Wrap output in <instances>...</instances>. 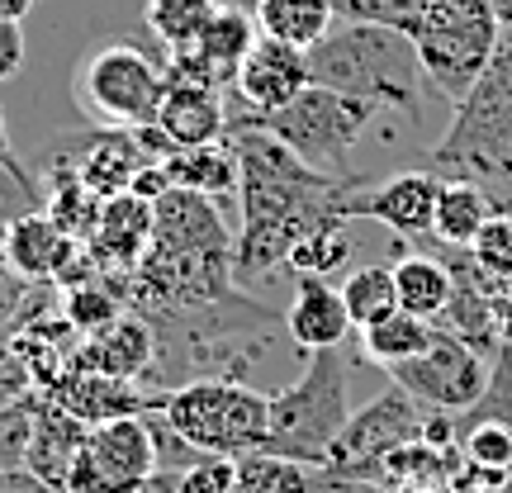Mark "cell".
<instances>
[{"instance_id":"obj_1","label":"cell","mask_w":512,"mask_h":493,"mask_svg":"<svg viewBox=\"0 0 512 493\" xmlns=\"http://www.w3.org/2000/svg\"><path fill=\"white\" fill-rule=\"evenodd\" d=\"M233 157H238V238H233V280L247 285L256 275H275L290 261L294 242H304L318 228L351 223L342 200L356 176H323L309 162H299L290 147L256 128L247 114H228Z\"/></svg>"},{"instance_id":"obj_2","label":"cell","mask_w":512,"mask_h":493,"mask_svg":"<svg viewBox=\"0 0 512 493\" xmlns=\"http://www.w3.org/2000/svg\"><path fill=\"white\" fill-rule=\"evenodd\" d=\"M309 81L328 91L370 100L375 110L422 114V57L413 38L389 24L337 19L332 34L309 48Z\"/></svg>"},{"instance_id":"obj_3","label":"cell","mask_w":512,"mask_h":493,"mask_svg":"<svg viewBox=\"0 0 512 493\" xmlns=\"http://www.w3.org/2000/svg\"><path fill=\"white\" fill-rule=\"evenodd\" d=\"M427 171L441 181H512V29L498 34L494 57L427 152Z\"/></svg>"},{"instance_id":"obj_4","label":"cell","mask_w":512,"mask_h":493,"mask_svg":"<svg viewBox=\"0 0 512 493\" xmlns=\"http://www.w3.org/2000/svg\"><path fill=\"white\" fill-rule=\"evenodd\" d=\"M157 418L200 456L238 460L266 446L271 432V394L233 375H195L162 389Z\"/></svg>"},{"instance_id":"obj_5","label":"cell","mask_w":512,"mask_h":493,"mask_svg":"<svg viewBox=\"0 0 512 493\" xmlns=\"http://www.w3.org/2000/svg\"><path fill=\"white\" fill-rule=\"evenodd\" d=\"M347 356L337 351H309L299 380L271 394V432L266 446L271 456L299 460L309 470H328V451L337 432L347 427Z\"/></svg>"},{"instance_id":"obj_6","label":"cell","mask_w":512,"mask_h":493,"mask_svg":"<svg viewBox=\"0 0 512 493\" xmlns=\"http://www.w3.org/2000/svg\"><path fill=\"white\" fill-rule=\"evenodd\" d=\"M498 19L489 0H422L418 15L408 19V38L422 57V76L437 86L451 105L479 81L484 62L494 57Z\"/></svg>"},{"instance_id":"obj_7","label":"cell","mask_w":512,"mask_h":493,"mask_svg":"<svg viewBox=\"0 0 512 493\" xmlns=\"http://www.w3.org/2000/svg\"><path fill=\"white\" fill-rule=\"evenodd\" d=\"M375 114L380 110L370 100L328 91V86H304L285 110L247 114V119L256 128H266L271 138H280L313 171H323V176H351V152H356V143H361V133L370 128Z\"/></svg>"},{"instance_id":"obj_8","label":"cell","mask_w":512,"mask_h":493,"mask_svg":"<svg viewBox=\"0 0 512 493\" xmlns=\"http://www.w3.org/2000/svg\"><path fill=\"white\" fill-rule=\"evenodd\" d=\"M166 67L133 43L95 48L72 76L76 110L91 128H147L157 124Z\"/></svg>"},{"instance_id":"obj_9","label":"cell","mask_w":512,"mask_h":493,"mask_svg":"<svg viewBox=\"0 0 512 493\" xmlns=\"http://www.w3.org/2000/svg\"><path fill=\"white\" fill-rule=\"evenodd\" d=\"M162 470L152 418H114L86 432L67 470V493H138Z\"/></svg>"},{"instance_id":"obj_10","label":"cell","mask_w":512,"mask_h":493,"mask_svg":"<svg viewBox=\"0 0 512 493\" xmlns=\"http://www.w3.org/2000/svg\"><path fill=\"white\" fill-rule=\"evenodd\" d=\"M489 366L470 342H460L456 332L437 328L432 347L418 351L413 361L389 370V380L399 384L403 394H413L422 408H437V413H465L470 403L484 394L489 384Z\"/></svg>"},{"instance_id":"obj_11","label":"cell","mask_w":512,"mask_h":493,"mask_svg":"<svg viewBox=\"0 0 512 493\" xmlns=\"http://www.w3.org/2000/svg\"><path fill=\"white\" fill-rule=\"evenodd\" d=\"M422 422H427V408H422L413 394H403L399 384H389L384 394L366 403V408H356L347 418V427L337 432L328 451V479H351L356 470H366L375 465L380 456L389 451H399L408 441L422 437Z\"/></svg>"},{"instance_id":"obj_12","label":"cell","mask_w":512,"mask_h":493,"mask_svg":"<svg viewBox=\"0 0 512 493\" xmlns=\"http://www.w3.org/2000/svg\"><path fill=\"white\" fill-rule=\"evenodd\" d=\"M437 195H441V176H432L427 166L418 171H399L389 181H356L342 200V214L351 223L370 219L399 233V238H432V214H437Z\"/></svg>"},{"instance_id":"obj_13","label":"cell","mask_w":512,"mask_h":493,"mask_svg":"<svg viewBox=\"0 0 512 493\" xmlns=\"http://www.w3.org/2000/svg\"><path fill=\"white\" fill-rule=\"evenodd\" d=\"M313 86L309 81V53L304 48H290V43H280V38H256L252 53L242 57L238 67V81H233V91H238L242 110L247 114H275L285 110L294 95Z\"/></svg>"},{"instance_id":"obj_14","label":"cell","mask_w":512,"mask_h":493,"mask_svg":"<svg viewBox=\"0 0 512 493\" xmlns=\"http://www.w3.org/2000/svg\"><path fill=\"white\" fill-rule=\"evenodd\" d=\"M152 228H157V209L152 204L138 200V195H114V200H105L95 233L81 247H86V256L95 261L100 275L110 271L133 275L138 261L147 256V247H152Z\"/></svg>"},{"instance_id":"obj_15","label":"cell","mask_w":512,"mask_h":493,"mask_svg":"<svg viewBox=\"0 0 512 493\" xmlns=\"http://www.w3.org/2000/svg\"><path fill=\"white\" fill-rule=\"evenodd\" d=\"M256 38L261 34H256L252 15L219 10V15L209 19V29L200 34V43H195L190 53L166 57L162 67L166 72H176V76H190V81H204V86H214V91H223V86H233V81H238L242 57L252 53Z\"/></svg>"},{"instance_id":"obj_16","label":"cell","mask_w":512,"mask_h":493,"mask_svg":"<svg viewBox=\"0 0 512 493\" xmlns=\"http://www.w3.org/2000/svg\"><path fill=\"white\" fill-rule=\"evenodd\" d=\"M48 399H57L86 427H100V422H114V418H147V413H157L162 394H147L138 380H119V375H105V370L76 366Z\"/></svg>"},{"instance_id":"obj_17","label":"cell","mask_w":512,"mask_h":493,"mask_svg":"<svg viewBox=\"0 0 512 493\" xmlns=\"http://www.w3.org/2000/svg\"><path fill=\"white\" fill-rule=\"evenodd\" d=\"M157 128H162L176 147L219 143L223 133H228V105H223V91L204 86V81H190V76L166 72Z\"/></svg>"},{"instance_id":"obj_18","label":"cell","mask_w":512,"mask_h":493,"mask_svg":"<svg viewBox=\"0 0 512 493\" xmlns=\"http://www.w3.org/2000/svg\"><path fill=\"white\" fill-rule=\"evenodd\" d=\"M285 332L304 351H337L351 337V313L342 304V290L318 275H294V299L285 309Z\"/></svg>"},{"instance_id":"obj_19","label":"cell","mask_w":512,"mask_h":493,"mask_svg":"<svg viewBox=\"0 0 512 493\" xmlns=\"http://www.w3.org/2000/svg\"><path fill=\"white\" fill-rule=\"evenodd\" d=\"M76 247H81V242L67 238L48 209L24 214V219L10 223L5 238H0V256H5L29 285H53L57 271L67 266V256H72Z\"/></svg>"},{"instance_id":"obj_20","label":"cell","mask_w":512,"mask_h":493,"mask_svg":"<svg viewBox=\"0 0 512 493\" xmlns=\"http://www.w3.org/2000/svg\"><path fill=\"white\" fill-rule=\"evenodd\" d=\"M81 366L119 375V380H143L157 370V332L143 313H119L110 328H100L91 342H81Z\"/></svg>"},{"instance_id":"obj_21","label":"cell","mask_w":512,"mask_h":493,"mask_svg":"<svg viewBox=\"0 0 512 493\" xmlns=\"http://www.w3.org/2000/svg\"><path fill=\"white\" fill-rule=\"evenodd\" d=\"M86 422L72 418L67 408L57 399L43 394V408H38V422H34V441H29V456H24V470L48 484H62L67 489V470H72L76 451L86 446Z\"/></svg>"},{"instance_id":"obj_22","label":"cell","mask_w":512,"mask_h":493,"mask_svg":"<svg viewBox=\"0 0 512 493\" xmlns=\"http://www.w3.org/2000/svg\"><path fill=\"white\" fill-rule=\"evenodd\" d=\"M162 171L176 190H195L204 200L238 195V157H233V143H228V138L204 143V147H176L162 162Z\"/></svg>"},{"instance_id":"obj_23","label":"cell","mask_w":512,"mask_h":493,"mask_svg":"<svg viewBox=\"0 0 512 493\" xmlns=\"http://www.w3.org/2000/svg\"><path fill=\"white\" fill-rule=\"evenodd\" d=\"M394 294L403 313L437 323L451 304V266L437 252H403L394 261Z\"/></svg>"},{"instance_id":"obj_24","label":"cell","mask_w":512,"mask_h":493,"mask_svg":"<svg viewBox=\"0 0 512 493\" xmlns=\"http://www.w3.org/2000/svg\"><path fill=\"white\" fill-rule=\"evenodd\" d=\"M498 209L489 200V190L475 181H441L437 195V214H432V242L441 247H465L479 238V228L494 219Z\"/></svg>"},{"instance_id":"obj_25","label":"cell","mask_w":512,"mask_h":493,"mask_svg":"<svg viewBox=\"0 0 512 493\" xmlns=\"http://www.w3.org/2000/svg\"><path fill=\"white\" fill-rule=\"evenodd\" d=\"M252 19H256V34L280 38V43L309 53L313 43H323L332 34L337 5L332 0H261Z\"/></svg>"},{"instance_id":"obj_26","label":"cell","mask_w":512,"mask_h":493,"mask_svg":"<svg viewBox=\"0 0 512 493\" xmlns=\"http://www.w3.org/2000/svg\"><path fill=\"white\" fill-rule=\"evenodd\" d=\"M432 337H437V323H427V318H413V313L394 309L389 318H380V323L361 328V351H366V361H375V366H384V370H394V366H403V361H413L418 351L432 347Z\"/></svg>"},{"instance_id":"obj_27","label":"cell","mask_w":512,"mask_h":493,"mask_svg":"<svg viewBox=\"0 0 512 493\" xmlns=\"http://www.w3.org/2000/svg\"><path fill=\"white\" fill-rule=\"evenodd\" d=\"M214 15H219V10H214L209 0H147L143 5V24L166 48V57L190 53Z\"/></svg>"},{"instance_id":"obj_28","label":"cell","mask_w":512,"mask_h":493,"mask_svg":"<svg viewBox=\"0 0 512 493\" xmlns=\"http://www.w3.org/2000/svg\"><path fill=\"white\" fill-rule=\"evenodd\" d=\"M238 470V493H318L323 470H309L299 460L271 456V451H247L233 460Z\"/></svg>"},{"instance_id":"obj_29","label":"cell","mask_w":512,"mask_h":493,"mask_svg":"<svg viewBox=\"0 0 512 493\" xmlns=\"http://www.w3.org/2000/svg\"><path fill=\"white\" fill-rule=\"evenodd\" d=\"M342 304L351 313V328H370L399 309V294H394V266H356L342 280Z\"/></svg>"},{"instance_id":"obj_30","label":"cell","mask_w":512,"mask_h":493,"mask_svg":"<svg viewBox=\"0 0 512 493\" xmlns=\"http://www.w3.org/2000/svg\"><path fill=\"white\" fill-rule=\"evenodd\" d=\"M119 313H128V294L110 290V275H95L86 285L62 290V318H67L81 337H95L100 328H110Z\"/></svg>"},{"instance_id":"obj_31","label":"cell","mask_w":512,"mask_h":493,"mask_svg":"<svg viewBox=\"0 0 512 493\" xmlns=\"http://www.w3.org/2000/svg\"><path fill=\"white\" fill-rule=\"evenodd\" d=\"M456 451L470 465H489V470L512 475V422L460 418L456 413Z\"/></svg>"},{"instance_id":"obj_32","label":"cell","mask_w":512,"mask_h":493,"mask_svg":"<svg viewBox=\"0 0 512 493\" xmlns=\"http://www.w3.org/2000/svg\"><path fill=\"white\" fill-rule=\"evenodd\" d=\"M347 261H351V233H347V223H332V228H318V233H309L304 242H294L285 271L328 280V275L342 271Z\"/></svg>"},{"instance_id":"obj_33","label":"cell","mask_w":512,"mask_h":493,"mask_svg":"<svg viewBox=\"0 0 512 493\" xmlns=\"http://www.w3.org/2000/svg\"><path fill=\"white\" fill-rule=\"evenodd\" d=\"M38 408H43V394H38V389H29V394H19V399H10V403H0V475L24 470Z\"/></svg>"},{"instance_id":"obj_34","label":"cell","mask_w":512,"mask_h":493,"mask_svg":"<svg viewBox=\"0 0 512 493\" xmlns=\"http://www.w3.org/2000/svg\"><path fill=\"white\" fill-rule=\"evenodd\" d=\"M470 256L484 275L494 280H508L512 275V209H498L494 219L479 228V238L470 242Z\"/></svg>"},{"instance_id":"obj_35","label":"cell","mask_w":512,"mask_h":493,"mask_svg":"<svg viewBox=\"0 0 512 493\" xmlns=\"http://www.w3.org/2000/svg\"><path fill=\"white\" fill-rule=\"evenodd\" d=\"M34 209H43V190H38L34 171L29 166H0V238H5L10 223H19Z\"/></svg>"},{"instance_id":"obj_36","label":"cell","mask_w":512,"mask_h":493,"mask_svg":"<svg viewBox=\"0 0 512 493\" xmlns=\"http://www.w3.org/2000/svg\"><path fill=\"white\" fill-rule=\"evenodd\" d=\"M337 19H356V24H389L408 34V19L418 15L422 0H332Z\"/></svg>"},{"instance_id":"obj_37","label":"cell","mask_w":512,"mask_h":493,"mask_svg":"<svg viewBox=\"0 0 512 493\" xmlns=\"http://www.w3.org/2000/svg\"><path fill=\"white\" fill-rule=\"evenodd\" d=\"M176 493H238V470L228 456H200L176 475Z\"/></svg>"},{"instance_id":"obj_38","label":"cell","mask_w":512,"mask_h":493,"mask_svg":"<svg viewBox=\"0 0 512 493\" xmlns=\"http://www.w3.org/2000/svg\"><path fill=\"white\" fill-rule=\"evenodd\" d=\"M29 294H34V285L0 256V337H10L19 328V313L29 304Z\"/></svg>"},{"instance_id":"obj_39","label":"cell","mask_w":512,"mask_h":493,"mask_svg":"<svg viewBox=\"0 0 512 493\" xmlns=\"http://www.w3.org/2000/svg\"><path fill=\"white\" fill-rule=\"evenodd\" d=\"M24 24L19 19H0V81H15L24 67Z\"/></svg>"},{"instance_id":"obj_40","label":"cell","mask_w":512,"mask_h":493,"mask_svg":"<svg viewBox=\"0 0 512 493\" xmlns=\"http://www.w3.org/2000/svg\"><path fill=\"white\" fill-rule=\"evenodd\" d=\"M503 484H508V475H503V470L470 465L465 456H460V470H456V479H451V489H456V493H498Z\"/></svg>"},{"instance_id":"obj_41","label":"cell","mask_w":512,"mask_h":493,"mask_svg":"<svg viewBox=\"0 0 512 493\" xmlns=\"http://www.w3.org/2000/svg\"><path fill=\"white\" fill-rule=\"evenodd\" d=\"M489 304H494L498 342H508L512 347V275L508 280H494V275H489Z\"/></svg>"},{"instance_id":"obj_42","label":"cell","mask_w":512,"mask_h":493,"mask_svg":"<svg viewBox=\"0 0 512 493\" xmlns=\"http://www.w3.org/2000/svg\"><path fill=\"white\" fill-rule=\"evenodd\" d=\"M0 493H67V489L29 475V470H10V475H0Z\"/></svg>"},{"instance_id":"obj_43","label":"cell","mask_w":512,"mask_h":493,"mask_svg":"<svg viewBox=\"0 0 512 493\" xmlns=\"http://www.w3.org/2000/svg\"><path fill=\"white\" fill-rule=\"evenodd\" d=\"M24 15H34V0H0V19H19L24 24Z\"/></svg>"},{"instance_id":"obj_44","label":"cell","mask_w":512,"mask_h":493,"mask_svg":"<svg viewBox=\"0 0 512 493\" xmlns=\"http://www.w3.org/2000/svg\"><path fill=\"white\" fill-rule=\"evenodd\" d=\"M0 166H24L15 152H10V128H5V110H0Z\"/></svg>"},{"instance_id":"obj_45","label":"cell","mask_w":512,"mask_h":493,"mask_svg":"<svg viewBox=\"0 0 512 493\" xmlns=\"http://www.w3.org/2000/svg\"><path fill=\"white\" fill-rule=\"evenodd\" d=\"M214 10H233V15H256V5L261 0H209Z\"/></svg>"},{"instance_id":"obj_46","label":"cell","mask_w":512,"mask_h":493,"mask_svg":"<svg viewBox=\"0 0 512 493\" xmlns=\"http://www.w3.org/2000/svg\"><path fill=\"white\" fill-rule=\"evenodd\" d=\"M489 10H494L498 29H512V0H489Z\"/></svg>"},{"instance_id":"obj_47","label":"cell","mask_w":512,"mask_h":493,"mask_svg":"<svg viewBox=\"0 0 512 493\" xmlns=\"http://www.w3.org/2000/svg\"><path fill=\"white\" fill-rule=\"evenodd\" d=\"M370 493H456L451 484H437V489H370Z\"/></svg>"},{"instance_id":"obj_48","label":"cell","mask_w":512,"mask_h":493,"mask_svg":"<svg viewBox=\"0 0 512 493\" xmlns=\"http://www.w3.org/2000/svg\"><path fill=\"white\" fill-rule=\"evenodd\" d=\"M498 493H512V475H508V484H503V489H498Z\"/></svg>"}]
</instances>
